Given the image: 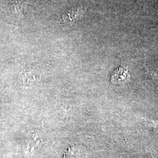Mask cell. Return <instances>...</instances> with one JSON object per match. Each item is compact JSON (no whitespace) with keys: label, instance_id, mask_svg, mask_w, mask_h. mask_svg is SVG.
<instances>
[{"label":"cell","instance_id":"6da1fadb","mask_svg":"<svg viewBox=\"0 0 158 158\" xmlns=\"http://www.w3.org/2000/svg\"><path fill=\"white\" fill-rule=\"evenodd\" d=\"M129 70L127 68L119 67L117 69L111 77V81L113 84L121 85L127 83L130 79Z\"/></svg>","mask_w":158,"mask_h":158},{"label":"cell","instance_id":"7a4b0ae2","mask_svg":"<svg viewBox=\"0 0 158 158\" xmlns=\"http://www.w3.org/2000/svg\"><path fill=\"white\" fill-rule=\"evenodd\" d=\"M150 75L151 77L152 78L153 81L158 84V70H153L152 72H149Z\"/></svg>","mask_w":158,"mask_h":158}]
</instances>
